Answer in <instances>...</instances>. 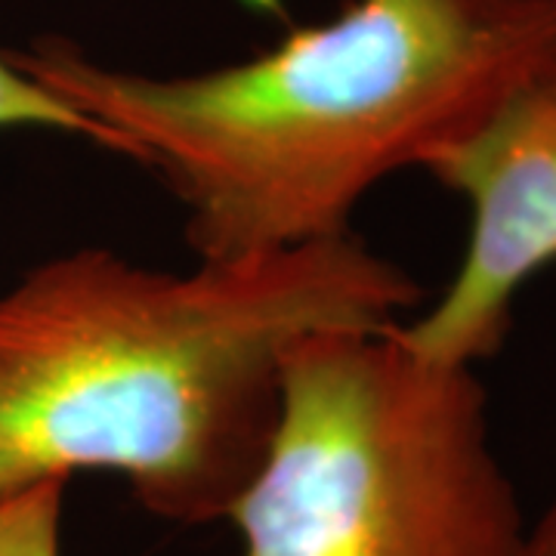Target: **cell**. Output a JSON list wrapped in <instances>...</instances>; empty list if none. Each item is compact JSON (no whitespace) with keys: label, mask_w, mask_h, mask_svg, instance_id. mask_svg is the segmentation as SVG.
Segmentation results:
<instances>
[{"label":"cell","mask_w":556,"mask_h":556,"mask_svg":"<svg viewBox=\"0 0 556 556\" xmlns=\"http://www.w3.org/2000/svg\"><path fill=\"white\" fill-rule=\"evenodd\" d=\"M424 300L356 236L170 273L78 248L0 294V501L100 470L152 517H229L273 433L281 365Z\"/></svg>","instance_id":"1"},{"label":"cell","mask_w":556,"mask_h":556,"mask_svg":"<svg viewBox=\"0 0 556 556\" xmlns=\"http://www.w3.org/2000/svg\"><path fill=\"white\" fill-rule=\"evenodd\" d=\"M182 204L199 260L353 236L371 189L427 167L556 62V0H346L251 60L146 75L62 35L7 50Z\"/></svg>","instance_id":"2"},{"label":"cell","mask_w":556,"mask_h":556,"mask_svg":"<svg viewBox=\"0 0 556 556\" xmlns=\"http://www.w3.org/2000/svg\"><path fill=\"white\" fill-rule=\"evenodd\" d=\"M244 556H517L526 519L477 368L390 328H331L281 365L266 452L229 517Z\"/></svg>","instance_id":"3"},{"label":"cell","mask_w":556,"mask_h":556,"mask_svg":"<svg viewBox=\"0 0 556 556\" xmlns=\"http://www.w3.org/2000/svg\"><path fill=\"white\" fill-rule=\"evenodd\" d=\"M424 170L467 201L470 236L437 303L393 334L417 356L477 368L504 350L519 291L556 263V62Z\"/></svg>","instance_id":"4"},{"label":"cell","mask_w":556,"mask_h":556,"mask_svg":"<svg viewBox=\"0 0 556 556\" xmlns=\"http://www.w3.org/2000/svg\"><path fill=\"white\" fill-rule=\"evenodd\" d=\"M10 127H35V130L87 139L118 155V146L105 127L87 118L75 105H68L60 93H53L50 87H43L38 78L20 68L7 50H0V130Z\"/></svg>","instance_id":"5"},{"label":"cell","mask_w":556,"mask_h":556,"mask_svg":"<svg viewBox=\"0 0 556 556\" xmlns=\"http://www.w3.org/2000/svg\"><path fill=\"white\" fill-rule=\"evenodd\" d=\"M68 482H40L0 501V556H62Z\"/></svg>","instance_id":"6"},{"label":"cell","mask_w":556,"mask_h":556,"mask_svg":"<svg viewBox=\"0 0 556 556\" xmlns=\"http://www.w3.org/2000/svg\"><path fill=\"white\" fill-rule=\"evenodd\" d=\"M517 556H556V501L541 514L535 526H526Z\"/></svg>","instance_id":"7"}]
</instances>
